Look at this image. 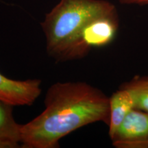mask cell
Segmentation results:
<instances>
[{
	"label": "cell",
	"mask_w": 148,
	"mask_h": 148,
	"mask_svg": "<svg viewBox=\"0 0 148 148\" xmlns=\"http://www.w3.org/2000/svg\"><path fill=\"white\" fill-rule=\"evenodd\" d=\"M45 109L21 124L22 148H58L62 138L97 122L108 125L109 97L84 82H58L48 88Z\"/></svg>",
	"instance_id": "obj_1"
},
{
	"label": "cell",
	"mask_w": 148,
	"mask_h": 148,
	"mask_svg": "<svg viewBox=\"0 0 148 148\" xmlns=\"http://www.w3.org/2000/svg\"><path fill=\"white\" fill-rule=\"evenodd\" d=\"M116 14L115 5L106 0H60L40 23L47 54L58 62L84 58L90 51L81 38L84 27L94 18Z\"/></svg>",
	"instance_id": "obj_2"
},
{
	"label": "cell",
	"mask_w": 148,
	"mask_h": 148,
	"mask_svg": "<svg viewBox=\"0 0 148 148\" xmlns=\"http://www.w3.org/2000/svg\"><path fill=\"white\" fill-rule=\"evenodd\" d=\"M110 140L116 148H148V113L133 109Z\"/></svg>",
	"instance_id": "obj_3"
},
{
	"label": "cell",
	"mask_w": 148,
	"mask_h": 148,
	"mask_svg": "<svg viewBox=\"0 0 148 148\" xmlns=\"http://www.w3.org/2000/svg\"><path fill=\"white\" fill-rule=\"evenodd\" d=\"M40 79H13L0 72V100L15 106H32L41 93Z\"/></svg>",
	"instance_id": "obj_4"
},
{
	"label": "cell",
	"mask_w": 148,
	"mask_h": 148,
	"mask_svg": "<svg viewBox=\"0 0 148 148\" xmlns=\"http://www.w3.org/2000/svg\"><path fill=\"white\" fill-rule=\"evenodd\" d=\"M119 28L118 14L101 16L90 21L83 29L81 38L89 49L104 47L114 40Z\"/></svg>",
	"instance_id": "obj_5"
},
{
	"label": "cell",
	"mask_w": 148,
	"mask_h": 148,
	"mask_svg": "<svg viewBox=\"0 0 148 148\" xmlns=\"http://www.w3.org/2000/svg\"><path fill=\"white\" fill-rule=\"evenodd\" d=\"M109 108L108 135L112 138L125 116L135 108L132 94L127 88L120 86L119 89L109 97Z\"/></svg>",
	"instance_id": "obj_6"
},
{
	"label": "cell",
	"mask_w": 148,
	"mask_h": 148,
	"mask_svg": "<svg viewBox=\"0 0 148 148\" xmlns=\"http://www.w3.org/2000/svg\"><path fill=\"white\" fill-rule=\"evenodd\" d=\"M14 107L0 100V148L21 147V124L14 119Z\"/></svg>",
	"instance_id": "obj_7"
},
{
	"label": "cell",
	"mask_w": 148,
	"mask_h": 148,
	"mask_svg": "<svg viewBox=\"0 0 148 148\" xmlns=\"http://www.w3.org/2000/svg\"><path fill=\"white\" fill-rule=\"evenodd\" d=\"M121 86L132 94L135 108L148 113V75H136Z\"/></svg>",
	"instance_id": "obj_8"
},
{
	"label": "cell",
	"mask_w": 148,
	"mask_h": 148,
	"mask_svg": "<svg viewBox=\"0 0 148 148\" xmlns=\"http://www.w3.org/2000/svg\"><path fill=\"white\" fill-rule=\"evenodd\" d=\"M120 3L125 5L148 4V0H119Z\"/></svg>",
	"instance_id": "obj_9"
}]
</instances>
